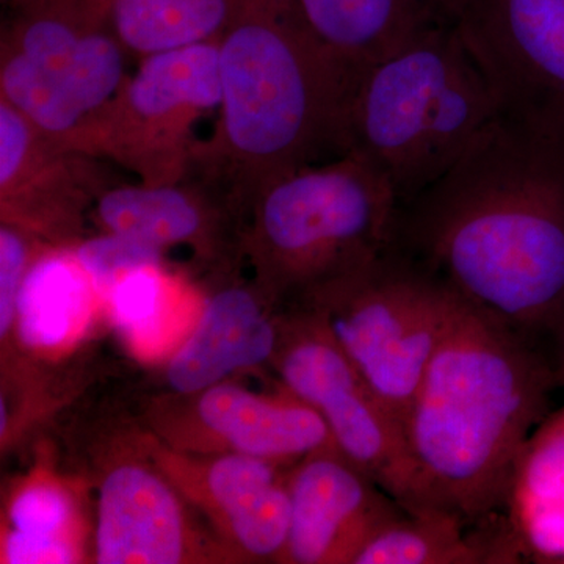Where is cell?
Masks as SVG:
<instances>
[{
    "mask_svg": "<svg viewBox=\"0 0 564 564\" xmlns=\"http://www.w3.org/2000/svg\"><path fill=\"white\" fill-rule=\"evenodd\" d=\"M508 521L543 558H564V417L527 441L519 456Z\"/></svg>",
    "mask_w": 564,
    "mask_h": 564,
    "instance_id": "cell-21",
    "label": "cell"
},
{
    "mask_svg": "<svg viewBox=\"0 0 564 564\" xmlns=\"http://www.w3.org/2000/svg\"><path fill=\"white\" fill-rule=\"evenodd\" d=\"M91 159L55 143L0 99L2 223L41 243H79L85 215L107 187Z\"/></svg>",
    "mask_w": 564,
    "mask_h": 564,
    "instance_id": "cell-12",
    "label": "cell"
},
{
    "mask_svg": "<svg viewBox=\"0 0 564 564\" xmlns=\"http://www.w3.org/2000/svg\"><path fill=\"white\" fill-rule=\"evenodd\" d=\"M218 44L220 118L193 170L247 217L270 182L347 154L355 80L311 39L292 0H240Z\"/></svg>",
    "mask_w": 564,
    "mask_h": 564,
    "instance_id": "cell-3",
    "label": "cell"
},
{
    "mask_svg": "<svg viewBox=\"0 0 564 564\" xmlns=\"http://www.w3.org/2000/svg\"><path fill=\"white\" fill-rule=\"evenodd\" d=\"M389 251L533 344L564 310V128L500 115L399 203Z\"/></svg>",
    "mask_w": 564,
    "mask_h": 564,
    "instance_id": "cell-1",
    "label": "cell"
},
{
    "mask_svg": "<svg viewBox=\"0 0 564 564\" xmlns=\"http://www.w3.org/2000/svg\"><path fill=\"white\" fill-rule=\"evenodd\" d=\"M272 367L289 392L322 415L340 454L408 513L430 510L403 426L375 395L314 307L282 310Z\"/></svg>",
    "mask_w": 564,
    "mask_h": 564,
    "instance_id": "cell-7",
    "label": "cell"
},
{
    "mask_svg": "<svg viewBox=\"0 0 564 564\" xmlns=\"http://www.w3.org/2000/svg\"><path fill=\"white\" fill-rule=\"evenodd\" d=\"M240 0H106L107 22L139 58L217 41Z\"/></svg>",
    "mask_w": 564,
    "mask_h": 564,
    "instance_id": "cell-22",
    "label": "cell"
},
{
    "mask_svg": "<svg viewBox=\"0 0 564 564\" xmlns=\"http://www.w3.org/2000/svg\"><path fill=\"white\" fill-rule=\"evenodd\" d=\"M502 113L484 69L441 20L356 77L348 152L373 163L402 203L447 172Z\"/></svg>",
    "mask_w": 564,
    "mask_h": 564,
    "instance_id": "cell-4",
    "label": "cell"
},
{
    "mask_svg": "<svg viewBox=\"0 0 564 564\" xmlns=\"http://www.w3.org/2000/svg\"><path fill=\"white\" fill-rule=\"evenodd\" d=\"M104 232L122 234L163 251L188 247L196 258L229 267L242 258L243 214L217 182L192 172L172 184L107 185L91 207Z\"/></svg>",
    "mask_w": 564,
    "mask_h": 564,
    "instance_id": "cell-14",
    "label": "cell"
},
{
    "mask_svg": "<svg viewBox=\"0 0 564 564\" xmlns=\"http://www.w3.org/2000/svg\"><path fill=\"white\" fill-rule=\"evenodd\" d=\"M28 2V0H9L11 7L20 6V3Z\"/></svg>",
    "mask_w": 564,
    "mask_h": 564,
    "instance_id": "cell-27",
    "label": "cell"
},
{
    "mask_svg": "<svg viewBox=\"0 0 564 564\" xmlns=\"http://www.w3.org/2000/svg\"><path fill=\"white\" fill-rule=\"evenodd\" d=\"M204 300L159 263L121 276L107 293L104 310L133 355L150 361L177 350L198 321Z\"/></svg>",
    "mask_w": 564,
    "mask_h": 564,
    "instance_id": "cell-19",
    "label": "cell"
},
{
    "mask_svg": "<svg viewBox=\"0 0 564 564\" xmlns=\"http://www.w3.org/2000/svg\"><path fill=\"white\" fill-rule=\"evenodd\" d=\"M193 508L155 464L144 434L107 462L98 480L93 562L187 564L239 562L192 518Z\"/></svg>",
    "mask_w": 564,
    "mask_h": 564,
    "instance_id": "cell-10",
    "label": "cell"
},
{
    "mask_svg": "<svg viewBox=\"0 0 564 564\" xmlns=\"http://www.w3.org/2000/svg\"><path fill=\"white\" fill-rule=\"evenodd\" d=\"M184 397L185 429L206 445L199 454L232 452L295 466L304 456L336 447L322 415L284 386L262 395L223 381Z\"/></svg>",
    "mask_w": 564,
    "mask_h": 564,
    "instance_id": "cell-15",
    "label": "cell"
},
{
    "mask_svg": "<svg viewBox=\"0 0 564 564\" xmlns=\"http://www.w3.org/2000/svg\"><path fill=\"white\" fill-rule=\"evenodd\" d=\"M311 39L356 80L441 21L437 0H292Z\"/></svg>",
    "mask_w": 564,
    "mask_h": 564,
    "instance_id": "cell-17",
    "label": "cell"
},
{
    "mask_svg": "<svg viewBox=\"0 0 564 564\" xmlns=\"http://www.w3.org/2000/svg\"><path fill=\"white\" fill-rule=\"evenodd\" d=\"M503 113L564 128V0H437Z\"/></svg>",
    "mask_w": 564,
    "mask_h": 564,
    "instance_id": "cell-9",
    "label": "cell"
},
{
    "mask_svg": "<svg viewBox=\"0 0 564 564\" xmlns=\"http://www.w3.org/2000/svg\"><path fill=\"white\" fill-rule=\"evenodd\" d=\"M0 562L7 564H73L85 562L84 547L76 544L29 540L2 533Z\"/></svg>",
    "mask_w": 564,
    "mask_h": 564,
    "instance_id": "cell-26",
    "label": "cell"
},
{
    "mask_svg": "<svg viewBox=\"0 0 564 564\" xmlns=\"http://www.w3.org/2000/svg\"><path fill=\"white\" fill-rule=\"evenodd\" d=\"M40 243L28 232L7 223L0 226V339L2 345L9 344L13 333L22 281Z\"/></svg>",
    "mask_w": 564,
    "mask_h": 564,
    "instance_id": "cell-25",
    "label": "cell"
},
{
    "mask_svg": "<svg viewBox=\"0 0 564 564\" xmlns=\"http://www.w3.org/2000/svg\"><path fill=\"white\" fill-rule=\"evenodd\" d=\"M98 307L101 299L74 248L40 243L22 281L11 337L39 355L68 351L90 329Z\"/></svg>",
    "mask_w": 564,
    "mask_h": 564,
    "instance_id": "cell-18",
    "label": "cell"
},
{
    "mask_svg": "<svg viewBox=\"0 0 564 564\" xmlns=\"http://www.w3.org/2000/svg\"><path fill=\"white\" fill-rule=\"evenodd\" d=\"M467 525L443 510L404 513L383 527L355 564L513 563V540L485 534L511 533L508 527L466 533Z\"/></svg>",
    "mask_w": 564,
    "mask_h": 564,
    "instance_id": "cell-20",
    "label": "cell"
},
{
    "mask_svg": "<svg viewBox=\"0 0 564 564\" xmlns=\"http://www.w3.org/2000/svg\"><path fill=\"white\" fill-rule=\"evenodd\" d=\"M82 510L68 481L35 470L14 486L3 510L2 533L84 547Z\"/></svg>",
    "mask_w": 564,
    "mask_h": 564,
    "instance_id": "cell-23",
    "label": "cell"
},
{
    "mask_svg": "<svg viewBox=\"0 0 564 564\" xmlns=\"http://www.w3.org/2000/svg\"><path fill=\"white\" fill-rule=\"evenodd\" d=\"M547 388L534 344L455 296L404 429L430 510L484 529L508 511Z\"/></svg>",
    "mask_w": 564,
    "mask_h": 564,
    "instance_id": "cell-2",
    "label": "cell"
},
{
    "mask_svg": "<svg viewBox=\"0 0 564 564\" xmlns=\"http://www.w3.org/2000/svg\"><path fill=\"white\" fill-rule=\"evenodd\" d=\"M73 248L101 299L102 307L107 293L121 276L140 267L159 265L165 258L162 248L115 232L101 231L98 236L82 239Z\"/></svg>",
    "mask_w": 564,
    "mask_h": 564,
    "instance_id": "cell-24",
    "label": "cell"
},
{
    "mask_svg": "<svg viewBox=\"0 0 564 564\" xmlns=\"http://www.w3.org/2000/svg\"><path fill=\"white\" fill-rule=\"evenodd\" d=\"M155 464L239 562L281 563L291 527L293 466L220 452L170 447L144 434Z\"/></svg>",
    "mask_w": 564,
    "mask_h": 564,
    "instance_id": "cell-11",
    "label": "cell"
},
{
    "mask_svg": "<svg viewBox=\"0 0 564 564\" xmlns=\"http://www.w3.org/2000/svg\"><path fill=\"white\" fill-rule=\"evenodd\" d=\"M289 488L291 527L281 563L355 564L375 534L406 513L337 447L300 459Z\"/></svg>",
    "mask_w": 564,
    "mask_h": 564,
    "instance_id": "cell-13",
    "label": "cell"
},
{
    "mask_svg": "<svg viewBox=\"0 0 564 564\" xmlns=\"http://www.w3.org/2000/svg\"><path fill=\"white\" fill-rule=\"evenodd\" d=\"M299 306L322 315L375 395L406 429L455 296L388 248L367 269L326 285Z\"/></svg>",
    "mask_w": 564,
    "mask_h": 564,
    "instance_id": "cell-6",
    "label": "cell"
},
{
    "mask_svg": "<svg viewBox=\"0 0 564 564\" xmlns=\"http://www.w3.org/2000/svg\"><path fill=\"white\" fill-rule=\"evenodd\" d=\"M220 106L218 40L148 55L91 126L82 152L111 159L147 184L180 182L203 148L196 126Z\"/></svg>",
    "mask_w": 564,
    "mask_h": 564,
    "instance_id": "cell-8",
    "label": "cell"
},
{
    "mask_svg": "<svg viewBox=\"0 0 564 564\" xmlns=\"http://www.w3.org/2000/svg\"><path fill=\"white\" fill-rule=\"evenodd\" d=\"M397 210L391 181L347 152L259 192L245 218L242 258L274 304L299 306L380 259L391 245Z\"/></svg>",
    "mask_w": 564,
    "mask_h": 564,
    "instance_id": "cell-5",
    "label": "cell"
},
{
    "mask_svg": "<svg viewBox=\"0 0 564 564\" xmlns=\"http://www.w3.org/2000/svg\"><path fill=\"white\" fill-rule=\"evenodd\" d=\"M281 313L254 281L221 284L206 296L191 334L166 359V384L177 397L195 395L240 370L272 366Z\"/></svg>",
    "mask_w": 564,
    "mask_h": 564,
    "instance_id": "cell-16",
    "label": "cell"
}]
</instances>
